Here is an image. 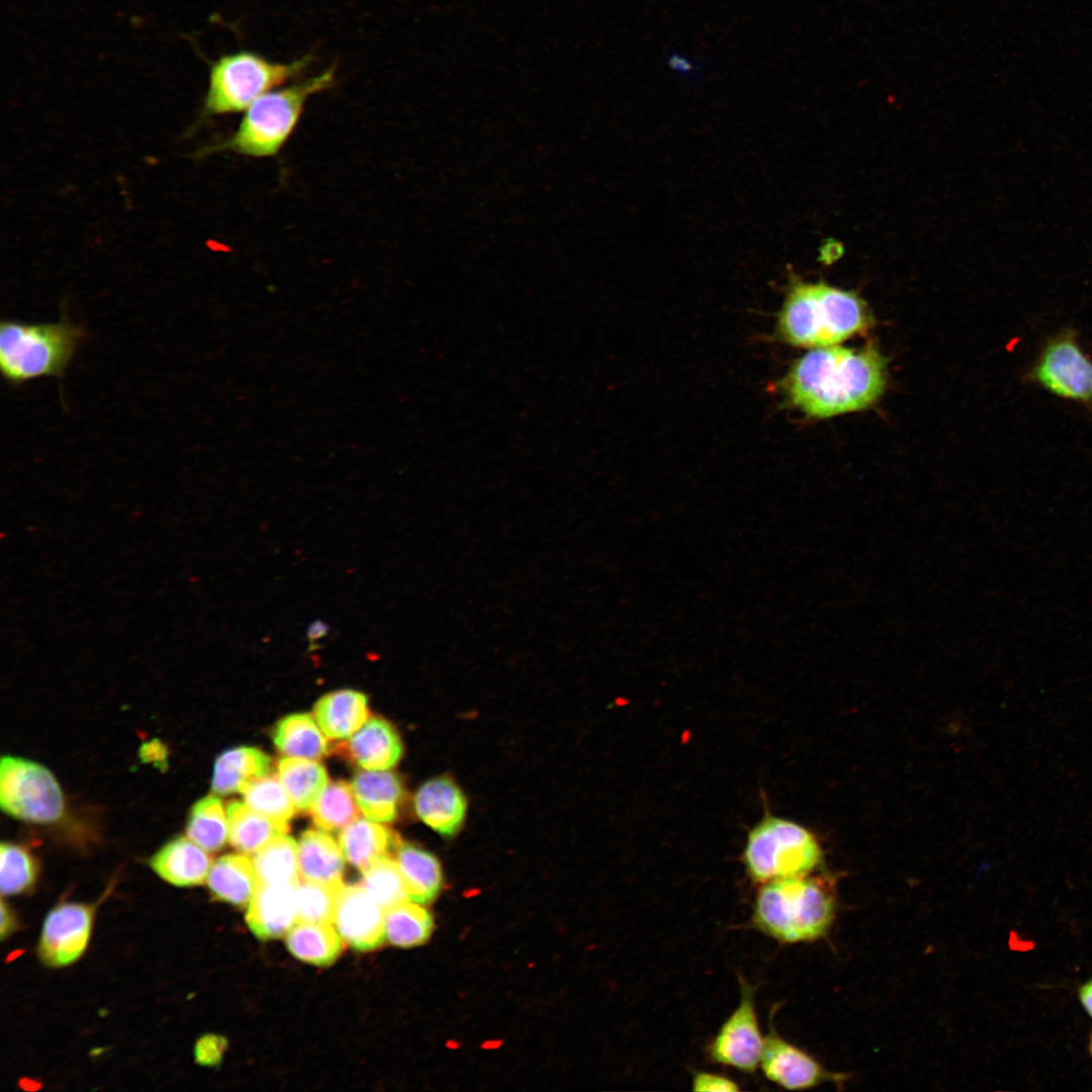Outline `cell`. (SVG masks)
I'll return each mask as SVG.
<instances>
[{
	"label": "cell",
	"instance_id": "obj_8",
	"mask_svg": "<svg viewBox=\"0 0 1092 1092\" xmlns=\"http://www.w3.org/2000/svg\"><path fill=\"white\" fill-rule=\"evenodd\" d=\"M0 804L7 815L38 824L56 822L65 810L54 775L35 761L11 755L1 759Z\"/></svg>",
	"mask_w": 1092,
	"mask_h": 1092
},
{
	"label": "cell",
	"instance_id": "obj_15",
	"mask_svg": "<svg viewBox=\"0 0 1092 1092\" xmlns=\"http://www.w3.org/2000/svg\"><path fill=\"white\" fill-rule=\"evenodd\" d=\"M418 817L437 833L448 837L461 827L467 808L464 794L449 778L438 777L424 783L414 798Z\"/></svg>",
	"mask_w": 1092,
	"mask_h": 1092
},
{
	"label": "cell",
	"instance_id": "obj_24",
	"mask_svg": "<svg viewBox=\"0 0 1092 1092\" xmlns=\"http://www.w3.org/2000/svg\"><path fill=\"white\" fill-rule=\"evenodd\" d=\"M206 882L213 897L236 906L249 905L258 886L253 861L237 853L217 858Z\"/></svg>",
	"mask_w": 1092,
	"mask_h": 1092
},
{
	"label": "cell",
	"instance_id": "obj_25",
	"mask_svg": "<svg viewBox=\"0 0 1092 1092\" xmlns=\"http://www.w3.org/2000/svg\"><path fill=\"white\" fill-rule=\"evenodd\" d=\"M226 813L230 842L246 854H255L271 839L289 830L287 823L268 818L239 801L231 802Z\"/></svg>",
	"mask_w": 1092,
	"mask_h": 1092
},
{
	"label": "cell",
	"instance_id": "obj_32",
	"mask_svg": "<svg viewBox=\"0 0 1092 1092\" xmlns=\"http://www.w3.org/2000/svg\"><path fill=\"white\" fill-rule=\"evenodd\" d=\"M309 812L320 829L335 832L356 820L360 808L352 786L344 781H336L327 786Z\"/></svg>",
	"mask_w": 1092,
	"mask_h": 1092
},
{
	"label": "cell",
	"instance_id": "obj_38",
	"mask_svg": "<svg viewBox=\"0 0 1092 1092\" xmlns=\"http://www.w3.org/2000/svg\"><path fill=\"white\" fill-rule=\"evenodd\" d=\"M692 1090L704 1092L740 1091L738 1084L728 1077L711 1072H697L692 1080Z\"/></svg>",
	"mask_w": 1092,
	"mask_h": 1092
},
{
	"label": "cell",
	"instance_id": "obj_5",
	"mask_svg": "<svg viewBox=\"0 0 1092 1092\" xmlns=\"http://www.w3.org/2000/svg\"><path fill=\"white\" fill-rule=\"evenodd\" d=\"M82 326L63 316L56 323H0V369L11 386L39 377H62L86 340Z\"/></svg>",
	"mask_w": 1092,
	"mask_h": 1092
},
{
	"label": "cell",
	"instance_id": "obj_36",
	"mask_svg": "<svg viewBox=\"0 0 1092 1092\" xmlns=\"http://www.w3.org/2000/svg\"><path fill=\"white\" fill-rule=\"evenodd\" d=\"M342 887L298 881L296 884L297 921L334 923L337 899Z\"/></svg>",
	"mask_w": 1092,
	"mask_h": 1092
},
{
	"label": "cell",
	"instance_id": "obj_31",
	"mask_svg": "<svg viewBox=\"0 0 1092 1092\" xmlns=\"http://www.w3.org/2000/svg\"><path fill=\"white\" fill-rule=\"evenodd\" d=\"M434 928L429 911L411 900L385 910V937L393 945L412 947L428 940Z\"/></svg>",
	"mask_w": 1092,
	"mask_h": 1092
},
{
	"label": "cell",
	"instance_id": "obj_27",
	"mask_svg": "<svg viewBox=\"0 0 1092 1092\" xmlns=\"http://www.w3.org/2000/svg\"><path fill=\"white\" fill-rule=\"evenodd\" d=\"M285 941L294 957L316 966L333 964L344 945L332 924L306 921H296L286 933Z\"/></svg>",
	"mask_w": 1092,
	"mask_h": 1092
},
{
	"label": "cell",
	"instance_id": "obj_4",
	"mask_svg": "<svg viewBox=\"0 0 1092 1092\" xmlns=\"http://www.w3.org/2000/svg\"><path fill=\"white\" fill-rule=\"evenodd\" d=\"M337 66L320 74L276 88L257 98L246 110L237 130L206 146L199 156L221 152L266 158L277 155L294 131L307 100L336 83Z\"/></svg>",
	"mask_w": 1092,
	"mask_h": 1092
},
{
	"label": "cell",
	"instance_id": "obj_13",
	"mask_svg": "<svg viewBox=\"0 0 1092 1092\" xmlns=\"http://www.w3.org/2000/svg\"><path fill=\"white\" fill-rule=\"evenodd\" d=\"M336 929L350 946L369 951L385 937V910L361 885L343 886L334 916Z\"/></svg>",
	"mask_w": 1092,
	"mask_h": 1092
},
{
	"label": "cell",
	"instance_id": "obj_28",
	"mask_svg": "<svg viewBox=\"0 0 1092 1092\" xmlns=\"http://www.w3.org/2000/svg\"><path fill=\"white\" fill-rule=\"evenodd\" d=\"M278 778L295 808L309 811L328 786L325 766L312 759L282 757L277 763Z\"/></svg>",
	"mask_w": 1092,
	"mask_h": 1092
},
{
	"label": "cell",
	"instance_id": "obj_23",
	"mask_svg": "<svg viewBox=\"0 0 1092 1092\" xmlns=\"http://www.w3.org/2000/svg\"><path fill=\"white\" fill-rule=\"evenodd\" d=\"M394 852L408 899L421 905L432 902L443 886L442 869L436 856L401 840Z\"/></svg>",
	"mask_w": 1092,
	"mask_h": 1092
},
{
	"label": "cell",
	"instance_id": "obj_41",
	"mask_svg": "<svg viewBox=\"0 0 1092 1092\" xmlns=\"http://www.w3.org/2000/svg\"><path fill=\"white\" fill-rule=\"evenodd\" d=\"M1080 999L1087 1012L1092 1016V981L1081 988Z\"/></svg>",
	"mask_w": 1092,
	"mask_h": 1092
},
{
	"label": "cell",
	"instance_id": "obj_39",
	"mask_svg": "<svg viewBox=\"0 0 1092 1092\" xmlns=\"http://www.w3.org/2000/svg\"><path fill=\"white\" fill-rule=\"evenodd\" d=\"M15 927V918L4 901L1 902V938H5Z\"/></svg>",
	"mask_w": 1092,
	"mask_h": 1092
},
{
	"label": "cell",
	"instance_id": "obj_2",
	"mask_svg": "<svg viewBox=\"0 0 1092 1092\" xmlns=\"http://www.w3.org/2000/svg\"><path fill=\"white\" fill-rule=\"evenodd\" d=\"M867 302L854 291L825 282L793 279L779 313L777 331L796 347L834 346L873 325Z\"/></svg>",
	"mask_w": 1092,
	"mask_h": 1092
},
{
	"label": "cell",
	"instance_id": "obj_1",
	"mask_svg": "<svg viewBox=\"0 0 1092 1092\" xmlns=\"http://www.w3.org/2000/svg\"><path fill=\"white\" fill-rule=\"evenodd\" d=\"M887 384V366L874 346L813 349L783 381L789 400L810 417L829 418L873 404Z\"/></svg>",
	"mask_w": 1092,
	"mask_h": 1092
},
{
	"label": "cell",
	"instance_id": "obj_20",
	"mask_svg": "<svg viewBox=\"0 0 1092 1092\" xmlns=\"http://www.w3.org/2000/svg\"><path fill=\"white\" fill-rule=\"evenodd\" d=\"M313 716L321 730L331 739H345L356 732L369 717L368 699L361 692L344 689L317 700Z\"/></svg>",
	"mask_w": 1092,
	"mask_h": 1092
},
{
	"label": "cell",
	"instance_id": "obj_7",
	"mask_svg": "<svg viewBox=\"0 0 1092 1092\" xmlns=\"http://www.w3.org/2000/svg\"><path fill=\"white\" fill-rule=\"evenodd\" d=\"M821 849L801 825L766 816L749 832L743 851L747 874L756 883L806 876L821 861Z\"/></svg>",
	"mask_w": 1092,
	"mask_h": 1092
},
{
	"label": "cell",
	"instance_id": "obj_37",
	"mask_svg": "<svg viewBox=\"0 0 1092 1092\" xmlns=\"http://www.w3.org/2000/svg\"><path fill=\"white\" fill-rule=\"evenodd\" d=\"M226 1048L224 1037L215 1034H206L200 1037L194 1048L195 1062L202 1066H216L222 1058Z\"/></svg>",
	"mask_w": 1092,
	"mask_h": 1092
},
{
	"label": "cell",
	"instance_id": "obj_40",
	"mask_svg": "<svg viewBox=\"0 0 1092 1092\" xmlns=\"http://www.w3.org/2000/svg\"><path fill=\"white\" fill-rule=\"evenodd\" d=\"M328 633V626L322 621H315L307 629V638L312 642L324 638Z\"/></svg>",
	"mask_w": 1092,
	"mask_h": 1092
},
{
	"label": "cell",
	"instance_id": "obj_6",
	"mask_svg": "<svg viewBox=\"0 0 1092 1092\" xmlns=\"http://www.w3.org/2000/svg\"><path fill=\"white\" fill-rule=\"evenodd\" d=\"M312 60L307 54L276 62L249 50L220 56L210 63L201 117L245 111L260 96L300 77Z\"/></svg>",
	"mask_w": 1092,
	"mask_h": 1092
},
{
	"label": "cell",
	"instance_id": "obj_34",
	"mask_svg": "<svg viewBox=\"0 0 1092 1092\" xmlns=\"http://www.w3.org/2000/svg\"><path fill=\"white\" fill-rule=\"evenodd\" d=\"M362 886L384 910L410 900L397 863L390 855L379 858L363 872Z\"/></svg>",
	"mask_w": 1092,
	"mask_h": 1092
},
{
	"label": "cell",
	"instance_id": "obj_29",
	"mask_svg": "<svg viewBox=\"0 0 1092 1092\" xmlns=\"http://www.w3.org/2000/svg\"><path fill=\"white\" fill-rule=\"evenodd\" d=\"M186 834L206 851H217L225 845L229 835L228 813L218 797L208 795L192 806L186 823Z\"/></svg>",
	"mask_w": 1092,
	"mask_h": 1092
},
{
	"label": "cell",
	"instance_id": "obj_10",
	"mask_svg": "<svg viewBox=\"0 0 1092 1092\" xmlns=\"http://www.w3.org/2000/svg\"><path fill=\"white\" fill-rule=\"evenodd\" d=\"M739 1004L721 1025L708 1053L717 1064L753 1073L760 1066L764 1036L757 1019L754 988L743 978H739Z\"/></svg>",
	"mask_w": 1092,
	"mask_h": 1092
},
{
	"label": "cell",
	"instance_id": "obj_14",
	"mask_svg": "<svg viewBox=\"0 0 1092 1092\" xmlns=\"http://www.w3.org/2000/svg\"><path fill=\"white\" fill-rule=\"evenodd\" d=\"M246 921L260 939L286 934L297 921L296 885L258 884L248 905Z\"/></svg>",
	"mask_w": 1092,
	"mask_h": 1092
},
{
	"label": "cell",
	"instance_id": "obj_17",
	"mask_svg": "<svg viewBox=\"0 0 1092 1092\" xmlns=\"http://www.w3.org/2000/svg\"><path fill=\"white\" fill-rule=\"evenodd\" d=\"M163 880L178 887L202 884L211 868L209 855L189 837L177 836L164 844L150 859Z\"/></svg>",
	"mask_w": 1092,
	"mask_h": 1092
},
{
	"label": "cell",
	"instance_id": "obj_22",
	"mask_svg": "<svg viewBox=\"0 0 1092 1092\" xmlns=\"http://www.w3.org/2000/svg\"><path fill=\"white\" fill-rule=\"evenodd\" d=\"M272 760L256 747L239 746L223 751L215 760L212 791L221 796L241 793L246 785L269 775Z\"/></svg>",
	"mask_w": 1092,
	"mask_h": 1092
},
{
	"label": "cell",
	"instance_id": "obj_21",
	"mask_svg": "<svg viewBox=\"0 0 1092 1092\" xmlns=\"http://www.w3.org/2000/svg\"><path fill=\"white\" fill-rule=\"evenodd\" d=\"M400 839L387 826L357 818L339 834V844L345 858L361 872L381 857L395 851Z\"/></svg>",
	"mask_w": 1092,
	"mask_h": 1092
},
{
	"label": "cell",
	"instance_id": "obj_30",
	"mask_svg": "<svg viewBox=\"0 0 1092 1092\" xmlns=\"http://www.w3.org/2000/svg\"><path fill=\"white\" fill-rule=\"evenodd\" d=\"M258 884L296 885L298 879L297 844L285 834L271 839L253 858Z\"/></svg>",
	"mask_w": 1092,
	"mask_h": 1092
},
{
	"label": "cell",
	"instance_id": "obj_26",
	"mask_svg": "<svg viewBox=\"0 0 1092 1092\" xmlns=\"http://www.w3.org/2000/svg\"><path fill=\"white\" fill-rule=\"evenodd\" d=\"M271 736L277 750L289 757L317 760L329 752V743L318 725L305 713L280 719Z\"/></svg>",
	"mask_w": 1092,
	"mask_h": 1092
},
{
	"label": "cell",
	"instance_id": "obj_18",
	"mask_svg": "<svg viewBox=\"0 0 1092 1092\" xmlns=\"http://www.w3.org/2000/svg\"><path fill=\"white\" fill-rule=\"evenodd\" d=\"M298 873L301 880L331 887H342L345 855L339 843L325 830L307 829L297 845Z\"/></svg>",
	"mask_w": 1092,
	"mask_h": 1092
},
{
	"label": "cell",
	"instance_id": "obj_9",
	"mask_svg": "<svg viewBox=\"0 0 1092 1092\" xmlns=\"http://www.w3.org/2000/svg\"><path fill=\"white\" fill-rule=\"evenodd\" d=\"M1030 376L1059 397L1092 404V363L1070 333L1055 337L1044 346Z\"/></svg>",
	"mask_w": 1092,
	"mask_h": 1092
},
{
	"label": "cell",
	"instance_id": "obj_19",
	"mask_svg": "<svg viewBox=\"0 0 1092 1092\" xmlns=\"http://www.w3.org/2000/svg\"><path fill=\"white\" fill-rule=\"evenodd\" d=\"M356 802L366 816L375 822H391L398 813L403 798L399 778L387 770H361L352 779Z\"/></svg>",
	"mask_w": 1092,
	"mask_h": 1092
},
{
	"label": "cell",
	"instance_id": "obj_33",
	"mask_svg": "<svg viewBox=\"0 0 1092 1092\" xmlns=\"http://www.w3.org/2000/svg\"><path fill=\"white\" fill-rule=\"evenodd\" d=\"M245 803L256 812L275 821L287 823L296 808L276 776H264L242 790Z\"/></svg>",
	"mask_w": 1092,
	"mask_h": 1092
},
{
	"label": "cell",
	"instance_id": "obj_3",
	"mask_svg": "<svg viewBox=\"0 0 1092 1092\" xmlns=\"http://www.w3.org/2000/svg\"><path fill=\"white\" fill-rule=\"evenodd\" d=\"M835 912L834 881L806 875L763 883L755 896L751 922L781 943L808 942L826 935Z\"/></svg>",
	"mask_w": 1092,
	"mask_h": 1092
},
{
	"label": "cell",
	"instance_id": "obj_42",
	"mask_svg": "<svg viewBox=\"0 0 1092 1092\" xmlns=\"http://www.w3.org/2000/svg\"><path fill=\"white\" fill-rule=\"evenodd\" d=\"M1091 1053H1092V1039H1091Z\"/></svg>",
	"mask_w": 1092,
	"mask_h": 1092
},
{
	"label": "cell",
	"instance_id": "obj_35",
	"mask_svg": "<svg viewBox=\"0 0 1092 1092\" xmlns=\"http://www.w3.org/2000/svg\"><path fill=\"white\" fill-rule=\"evenodd\" d=\"M0 852L2 895L11 896L28 890L37 876V864L30 852L12 842H2Z\"/></svg>",
	"mask_w": 1092,
	"mask_h": 1092
},
{
	"label": "cell",
	"instance_id": "obj_16",
	"mask_svg": "<svg viewBox=\"0 0 1092 1092\" xmlns=\"http://www.w3.org/2000/svg\"><path fill=\"white\" fill-rule=\"evenodd\" d=\"M342 752L361 768L387 770L399 761L403 747L397 731L388 721L372 717L350 736Z\"/></svg>",
	"mask_w": 1092,
	"mask_h": 1092
},
{
	"label": "cell",
	"instance_id": "obj_11",
	"mask_svg": "<svg viewBox=\"0 0 1092 1092\" xmlns=\"http://www.w3.org/2000/svg\"><path fill=\"white\" fill-rule=\"evenodd\" d=\"M760 1068L767 1080L787 1090L811 1089L825 1082L842 1085L848 1078L847 1074L828 1071L774 1028L764 1036Z\"/></svg>",
	"mask_w": 1092,
	"mask_h": 1092
},
{
	"label": "cell",
	"instance_id": "obj_12",
	"mask_svg": "<svg viewBox=\"0 0 1092 1092\" xmlns=\"http://www.w3.org/2000/svg\"><path fill=\"white\" fill-rule=\"evenodd\" d=\"M92 910L78 903H63L47 915L38 954L51 967L75 962L85 950L91 931Z\"/></svg>",
	"mask_w": 1092,
	"mask_h": 1092
}]
</instances>
